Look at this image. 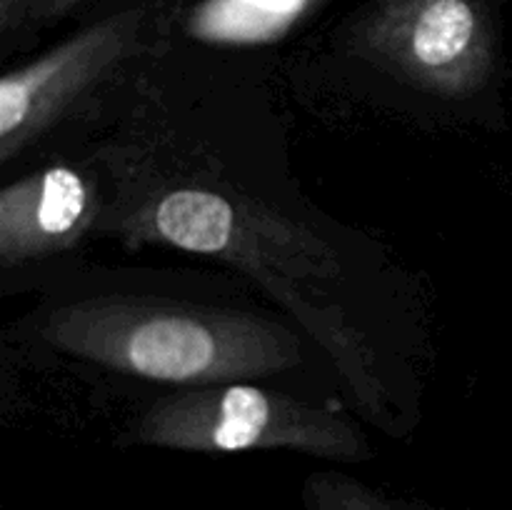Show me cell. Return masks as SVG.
Masks as SVG:
<instances>
[{"label":"cell","instance_id":"1","mask_svg":"<svg viewBox=\"0 0 512 510\" xmlns=\"http://www.w3.org/2000/svg\"><path fill=\"white\" fill-rule=\"evenodd\" d=\"M43 338L75 358L160 383H240L300 360L298 338L273 320L135 298L65 305Z\"/></svg>","mask_w":512,"mask_h":510},{"label":"cell","instance_id":"2","mask_svg":"<svg viewBox=\"0 0 512 510\" xmlns=\"http://www.w3.org/2000/svg\"><path fill=\"white\" fill-rule=\"evenodd\" d=\"M145 445L195 453L295 450L355 463L370 455L353 423L248 383H220L158 400L133 430Z\"/></svg>","mask_w":512,"mask_h":510},{"label":"cell","instance_id":"3","mask_svg":"<svg viewBox=\"0 0 512 510\" xmlns=\"http://www.w3.org/2000/svg\"><path fill=\"white\" fill-rule=\"evenodd\" d=\"M143 10L115 13L0 80V158L8 163L135 50Z\"/></svg>","mask_w":512,"mask_h":510},{"label":"cell","instance_id":"4","mask_svg":"<svg viewBox=\"0 0 512 510\" xmlns=\"http://www.w3.org/2000/svg\"><path fill=\"white\" fill-rule=\"evenodd\" d=\"M380 48L405 73L440 90H463L485 55L475 0H395L375 25Z\"/></svg>","mask_w":512,"mask_h":510},{"label":"cell","instance_id":"5","mask_svg":"<svg viewBox=\"0 0 512 510\" xmlns=\"http://www.w3.org/2000/svg\"><path fill=\"white\" fill-rule=\"evenodd\" d=\"M90 190L70 168H45L0 193V260L5 268L63 248L83 230Z\"/></svg>","mask_w":512,"mask_h":510},{"label":"cell","instance_id":"6","mask_svg":"<svg viewBox=\"0 0 512 510\" xmlns=\"http://www.w3.org/2000/svg\"><path fill=\"white\" fill-rule=\"evenodd\" d=\"M308 510H403L393 500L383 498L368 485L335 473L310 478L305 488Z\"/></svg>","mask_w":512,"mask_h":510},{"label":"cell","instance_id":"7","mask_svg":"<svg viewBox=\"0 0 512 510\" xmlns=\"http://www.w3.org/2000/svg\"><path fill=\"white\" fill-rule=\"evenodd\" d=\"M38 0H0V30L10 35L35 13Z\"/></svg>","mask_w":512,"mask_h":510},{"label":"cell","instance_id":"8","mask_svg":"<svg viewBox=\"0 0 512 510\" xmlns=\"http://www.w3.org/2000/svg\"><path fill=\"white\" fill-rule=\"evenodd\" d=\"M80 3H85V0H38L33 15L35 18H43V20L63 18V15H68L70 10L78 8Z\"/></svg>","mask_w":512,"mask_h":510}]
</instances>
